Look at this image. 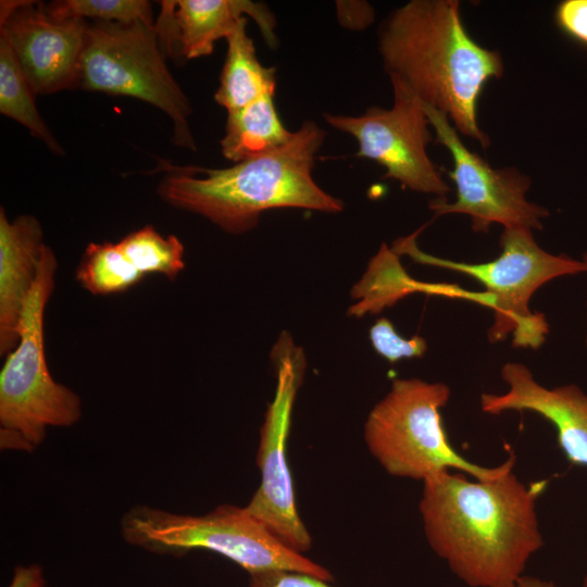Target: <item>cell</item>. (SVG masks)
Segmentation results:
<instances>
[{
	"mask_svg": "<svg viewBox=\"0 0 587 587\" xmlns=\"http://www.w3.org/2000/svg\"><path fill=\"white\" fill-rule=\"evenodd\" d=\"M547 486L513 471L492 480L437 473L423 480L419 504L426 540L465 585L512 587L544 546L536 504Z\"/></svg>",
	"mask_w": 587,
	"mask_h": 587,
	"instance_id": "obj_1",
	"label": "cell"
},
{
	"mask_svg": "<svg viewBox=\"0 0 587 587\" xmlns=\"http://www.w3.org/2000/svg\"><path fill=\"white\" fill-rule=\"evenodd\" d=\"M378 50L391 85L445 113L462 135L489 145L477 121L480 93L503 74L497 50L467 33L457 0H412L383 23Z\"/></svg>",
	"mask_w": 587,
	"mask_h": 587,
	"instance_id": "obj_2",
	"label": "cell"
},
{
	"mask_svg": "<svg viewBox=\"0 0 587 587\" xmlns=\"http://www.w3.org/2000/svg\"><path fill=\"white\" fill-rule=\"evenodd\" d=\"M326 133L312 121L294 132L291 140L272 152L226 168L177 166L159 162L164 175L158 186L167 204L199 214L224 232L254 228L271 209L297 208L338 213L344 203L313 179L315 155Z\"/></svg>",
	"mask_w": 587,
	"mask_h": 587,
	"instance_id": "obj_3",
	"label": "cell"
},
{
	"mask_svg": "<svg viewBox=\"0 0 587 587\" xmlns=\"http://www.w3.org/2000/svg\"><path fill=\"white\" fill-rule=\"evenodd\" d=\"M58 259L46 245L36 282L25 301L18 344L0 372L1 449L33 452L48 427H68L82 416V400L51 376L46 353L45 311L55 285Z\"/></svg>",
	"mask_w": 587,
	"mask_h": 587,
	"instance_id": "obj_4",
	"label": "cell"
},
{
	"mask_svg": "<svg viewBox=\"0 0 587 587\" xmlns=\"http://www.w3.org/2000/svg\"><path fill=\"white\" fill-rule=\"evenodd\" d=\"M450 395L444 383L401 378L395 379L388 394L374 405L364 424V440L389 475L423 482L437 473L458 470L478 480H492L513 471V453L497 466H483L452 447L440 414Z\"/></svg>",
	"mask_w": 587,
	"mask_h": 587,
	"instance_id": "obj_5",
	"label": "cell"
},
{
	"mask_svg": "<svg viewBox=\"0 0 587 587\" xmlns=\"http://www.w3.org/2000/svg\"><path fill=\"white\" fill-rule=\"evenodd\" d=\"M120 527L126 542L151 552L202 549L232 560L249 575L294 571L333 580L327 569L288 548L245 507L222 504L203 515H187L137 504L124 513Z\"/></svg>",
	"mask_w": 587,
	"mask_h": 587,
	"instance_id": "obj_6",
	"label": "cell"
},
{
	"mask_svg": "<svg viewBox=\"0 0 587 587\" xmlns=\"http://www.w3.org/2000/svg\"><path fill=\"white\" fill-rule=\"evenodd\" d=\"M417 233L398 239L394 251L407 253L420 263L462 273L483 284L494 312V322L487 332L492 344L512 335L514 347L538 349L546 340L549 325L542 313L530 311L532 296L551 279L587 273L582 260L545 251L526 228H503L500 254L484 263L458 262L424 253L415 245Z\"/></svg>",
	"mask_w": 587,
	"mask_h": 587,
	"instance_id": "obj_7",
	"label": "cell"
},
{
	"mask_svg": "<svg viewBox=\"0 0 587 587\" xmlns=\"http://www.w3.org/2000/svg\"><path fill=\"white\" fill-rule=\"evenodd\" d=\"M77 88L154 105L173 121L175 143L196 150L188 122L191 107L165 64L155 25L88 24Z\"/></svg>",
	"mask_w": 587,
	"mask_h": 587,
	"instance_id": "obj_8",
	"label": "cell"
},
{
	"mask_svg": "<svg viewBox=\"0 0 587 587\" xmlns=\"http://www.w3.org/2000/svg\"><path fill=\"white\" fill-rule=\"evenodd\" d=\"M273 357L277 386L265 413L257 453L261 483L245 508L288 548L303 554L311 549L312 538L298 513L287 462V438L304 359L287 335L280 337Z\"/></svg>",
	"mask_w": 587,
	"mask_h": 587,
	"instance_id": "obj_9",
	"label": "cell"
},
{
	"mask_svg": "<svg viewBox=\"0 0 587 587\" xmlns=\"http://www.w3.org/2000/svg\"><path fill=\"white\" fill-rule=\"evenodd\" d=\"M424 105V104H423ZM436 141L449 151L453 167L447 172L455 185L457 199L437 198L429 208L435 215L466 214L476 233H487L494 223L503 228L541 229L548 211L525 198L530 179L515 168H492L486 160L469 150L447 115L424 105Z\"/></svg>",
	"mask_w": 587,
	"mask_h": 587,
	"instance_id": "obj_10",
	"label": "cell"
},
{
	"mask_svg": "<svg viewBox=\"0 0 587 587\" xmlns=\"http://www.w3.org/2000/svg\"><path fill=\"white\" fill-rule=\"evenodd\" d=\"M392 89L390 109L372 107L359 116L327 113L324 120L354 137L359 145L355 155L382 165L384 178L412 191L446 198L449 185L426 150L432 133L424 105L402 87L392 85Z\"/></svg>",
	"mask_w": 587,
	"mask_h": 587,
	"instance_id": "obj_11",
	"label": "cell"
},
{
	"mask_svg": "<svg viewBox=\"0 0 587 587\" xmlns=\"http://www.w3.org/2000/svg\"><path fill=\"white\" fill-rule=\"evenodd\" d=\"M0 7V36L11 46L34 95L77 88L86 21L53 17L33 1H1Z\"/></svg>",
	"mask_w": 587,
	"mask_h": 587,
	"instance_id": "obj_12",
	"label": "cell"
},
{
	"mask_svg": "<svg viewBox=\"0 0 587 587\" xmlns=\"http://www.w3.org/2000/svg\"><path fill=\"white\" fill-rule=\"evenodd\" d=\"M501 377L508 390L502 395L483 394L482 411L490 415L510 410L540 415L554 427L565 459L572 465L587 467V395L575 384L547 388L519 362L505 363Z\"/></svg>",
	"mask_w": 587,
	"mask_h": 587,
	"instance_id": "obj_13",
	"label": "cell"
},
{
	"mask_svg": "<svg viewBox=\"0 0 587 587\" xmlns=\"http://www.w3.org/2000/svg\"><path fill=\"white\" fill-rule=\"evenodd\" d=\"M155 26L168 53L177 50L187 60L210 55L215 42L227 38L249 15L271 48L277 45L276 20L265 3L250 0L162 1Z\"/></svg>",
	"mask_w": 587,
	"mask_h": 587,
	"instance_id": "obj_14",
	"label": "cell"
},
{
	"mask_svg": "<svg viewBox=\"0 0 587 587\" xmlns=\"http://www.w3.org/2000/svg\"><path fill=\"white\" fill-rule=\"evenodd\" d=\"M46 245L39 221L23 214L10 221L0 208V355L18 344L25 301L36 282Z\"/></svg>",
	"mask_w": 587,
	"mask_h": 587,
	"instance_id": "obj_15",
	"label": "cell"
},
{
	"mask_svg": "<svg viewBox=\"0 0 587 587\" xmlns=\"http://www.w3.org/2000/svg\"><path fill=\"white\" fill-rule=\"evenodd\" d=\"M246 26L247 17L226 38L227 53L214 99L227 112L241 109L265 95H275L276 68L259 61Z\"/></svg>",
	"mask_w": 587,
	"mask_h": 587,
	"instance_id": "obj_16",
	"label": "cell"
},
{
	"mask_svg": "<svg viewBox=\"0 0 587 587\" xmlns=\"http://www.w3.org/2000/svg\"><path fill=\"white\" fill-rule=\"evenodd\" d=\"M274 95H265L254 102L227 112L222 154L235 162L259 157L288 143L294 132L283 125L274 104Z\"/></svg>",
	"mask_w": 587,
	"mask_h": 587,
	"instance_id": "obj_17",
	"label": "cell"
},
{
	"mask_svg": "<svg viewBox=\"0 0 587 587\" xmlns=\"http://www.w3.org/2000/svg\"><path fill=\"white\" fill-rule=\"evenodd\" d=\"M32 91L16 57L0 36V112L25 126L32 136L40 139L55 154L63 149L40 116Z\"/></svg>",
	"mask_w": 587,
	"mask_h": 587,
	"instance_id": "obj_18",
	"label": "cell"
},
{
	"mask_svg": "<svg viewBox=\"0 0 587 587\" xmlns=\"http://www.w3.org/2000/svg\"><path fill=\"white\" fill-rule=\"evenodd\" d=\"M146 276L125 255L117 242H90L76 267V282L89 294H122Z\"/></svg>",
	"mask_w": 587,
	"mask_h": 587,
	"instance_id": "obj_19",
	"label": "cell"
},
{
	"mask_svg": "<svg viewBox=\"0 0 587 587\" xmlns=\"http://www.w3.org/2000/svg\"><path fill=\"white\" fill-rule=\"evenodd\" d=\"M117 243L145 276L160 274L174 280L185 268L182 241L174 235L162 236L153 226L132 232Z\"/></svg>",
	"mask_w": 587,
	"mask_h": 587,
	"instance_id": "obj_20",
	"label": "cell"
},
{
	"mask_svg": "<svg viewBox=\"0 0 587 587\" xmlns=\"http://www.w3.org/2000/svg\"><path fill=\"white\" fill-rule=\"evenodd\" d=\"M45 7L57 18L90 17L96 22L155 25L151 3L146 0H62Z\"/></svg>",
	"mask_w": 587,
	"mask_h": 587,
	"instance_id": "obj_21",
	"label": "cell"
},
{
	"mask_svg": "<svg viewBox=\"0 0 587 587\" xmlns=\"http://www.w3.org/2000/svg\"><path fill=\"white\" fill-rule=\"evenodd\" d=\"M370 340L374 350L390 363L401 359L421 358L427 350L426 340L415 335L403 338L386 317L378 319L370 328Z\"/></svg>",
	"mask_w": 587,
	"mask_h": 587,
	"instance_id": "obj_22",
	"label": "cell"
},
{
	"mask_svg": "<svg viewBox=\"0 0 587 587\" xmlns=\"http://www.w3.org/2000/svg\"><path fill=\"white\" fill-rule=\"evenodd\" d=\"M557 27L569 38L587 47V0H563L554 10Z\"/></svg>",
	"mask_w": 587,
	"mask_h": 587,
	"instance_id": "obj_23",
	"label": "cell"
},
{
	"mask_svg": "<svg viewBox=\"0 0 587 587\" xmlns=\"http://www.w3.org/2000/svg\"><path fill=\"white\" fill-rule=\"evenodd\" d=\"M249 576V587H333L329 582L302 572L267 571Z\"/></svg>",
	"mask_w": 587,
	"mask_h": 587,
	"instance_id": "obj_24",
	"label": "cell"
},
{
	"mask_svg": "<svg viewBox=\"0 0 587 587\" xmlns=\"http://www.w3.org/2000/svg\"><path fill=\"white\" fill-rule=\"evenodd\" d=\"M8 587H46L43 572L40 565H17Z\"/></svg>",
	"mask_w": 587,
	"mask_h": 587,
	"instance_id": "obj_25",
	"label": "cell"
},
{
	"mask_svg": "<svg viewBox=\"0 0 587 587\" xmlns=\"http://www.w3.org/2000/svg\"><path fill=\"white\" fill-rule=\"evenodd\" d=\"M512 587H559L553 582L523 575Z\"/></svg>",
	"mask_w": 587,
	"mask_h": 587,
	"instance_id": "obj_26",
	"label": "cell"
},
{
	"mask_svg": "<svg viewBox=\"0 0 587 587\" xmlns=\"http://www.w3.org/2000/svg\"><path fill=\"white\" fill-rule=\"evenodd\" d=\"M582 261H583V263L585 264V266L587 268V252L584 253V255L582 258ZM585 344H586V347H587V334H586V338H585Z\"/></svg>",
	"mask_w": 587,
	"mask_h": 587,
	"instance_id": "obj_27",
	"label": "cell"
},
{
	"mask_svg": "<svg viewBox=\"0 0 587 587\" xmlns=\"http://www.w3.org/2000/svg\"><path fill=\"white\" fill-rule=\"evenodd\" d=\"M583 587H587V575L584 578Z\"/></svg>",
	"mask_w": 587,
	"mask_h": 587,
	"instance_id": "obj_28",
	"label": "cell"
}]
</instances>
